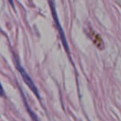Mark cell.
<instances>
[{"mask_svg":"<svg viewBox=\"0 0 121 121\" xmlns=\"http://www.w3.org/2000/svg\"><path fill=\"white\" fill-rule=\"evenodd\" d=\"M17 67H18V70H19V72H20V74H21V76H22V78H23V79L25 80V82L26 83V85L30 88V90L36 95V96H38V98H40V95H39V91H38V89H37V87L35 86V84H34V82H33V80L31 79V78H30V76H28V74L26 72V70L24 69V67L17 61Z\"/></svg>","mask_w":121,"mask_h":121,"instance_id":"6da1fadb","label":"cell"},{"mask_svg":"<svg viewBox=\"0 0 121 121\" xmlns=\"http://www.w3.org/2000/svg\"><path fill=\"white\" fill-rule=\"evenodd\" d=\"M49 5H50V8H51V11H52L54 20H55V22H56V26H57V27H58L59 33H60V39H61V42H62V43H63V46H64V48L66 49V51L69 53V47L67 46L68 44H67V42H66V40H65V36H64V33H63V30H62V27H61V26H60V21H59V18H58V16H57V12H56V9H55V5H54L53 2H49Z\"/></svg>","mask_w":121,"mask_h":121,"instance_id":"7a4b0ae2","label":"cell"},{"mask_svg":"<svg viewBox=\"0 0 121 121\" xmlns=\"http://www.w3.org/2000/svg\"><path fill=\"white\" fill-rule=\"evenodd\" d=\"M4 95V91H3V88H2V85L0 84V95Z\"/></svg>","mask_w":121,"mask_h":121,"instance_id":"3957f363","label":"cell"}]
</instances>
